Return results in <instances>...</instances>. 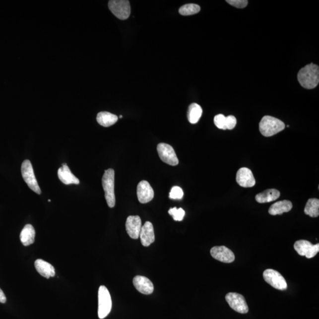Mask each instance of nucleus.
I'll list each match as a JSON object with an SVG mask.
<instances>
[{
    "instance_id": "nucleus-1",
    "label": "nucleus",
    "mask_w": 319,
    "mask_h": 319,
    "mask_svg": "<svg viewBox=\"0 0 319 319\" xmlns=\"http://www.w3.org/2000/svg\"><path fill=\"white\" fill-rule=\"evenodd\" d=\"M297 79L303 88L308 89L315 88L319 82V66L312 63L306 65L299 70Z\"/></svg>"
},
{
    "instance_id": "nucleus-2",
    "label": "nucleus",
    "mask_w": 319,
    "mask_h": 319,
    "mask_svg": "<svg viewBox=\"0 0 319 319\" xmlns=\"http://www.w3.org/2000/svg\"><path fill=\"white\" fill-rule=\"evenodd\" d=\"M285 128L284 123L276 118L266 116L262 118L259 123L260 132L264 137H271Z\"/></svg>"
},
{
    "instance_id": "nucleus-3",
    "label": "nucleus",
    "mask_w": 319,
    "mask_h": 319,
    "mask_svg": "<svg viewBox=\"0 0 319 319\" xmlns=\"http://www.w3.org/2000/svg\"><path fill=\"white\" fill-rule=\"evenodd\" d=\"M115 172L112 169L105 170L102 179V187L105 191V197L108 206L112 208L115 206L116 196L114 193Z\"/></svg>"
},
{
    "instance_id": "nucleus-4",
    "label": "nucleus",
    "mask_w": 319,
    "mask_h": 319,
    "mask_svg": "<svg viewBox=\"0 0 319 319\" xmlns=\"http://www.w3.org/2000/svg\"><path fill=\"white\" fill-rule=\"evenodd\" d=\"M112 309V300L109 291L104 286L100 287L98 290L99 318L103 319L107 317Z\"/></svg>"
},
{
    "instance_id": "nucleus-5",
    "label": "nucleus",
    "mask_w": 319,
    "mask_h": 319,
    "mask_svg": "<svg viewBox=\"0 0 319 319\" xmlns=\"http://www.w3.org/2000/svg\"><path fill=\"white\" fill-rule=\"evenodd\" d=\"M21 171L24 181H25L30 190L36 192V193L41 194V190H40L38 181H37L33 166L30 160L24 161L22 165H21Z\"/></svg>"
},
{
    "instance_id": "nucleus-6",
    "label": "nucleus",
    "mask_w": 319,
    "mask_h": 319,
    "mask_svg": "<svg viewBox=\"0 0 319 319\" xmlns=\"http://www.w3.org/2000/svg\"><path fill=\"white\" fill-rule=\"evenodd\" d=\"M108 7L112 13L120 20L128 19L131 13V7L128 0H111Z\"/></svg>"
},
{
    "instance_id": "nucleus-7",
    "label": "nucleus",
    "mask_w": 319,
    "mask_h": 319,
    "mask_svg": "<svg viewBox=\"0 0 319 319\" xmlns=\"http://www.w3.org/2000/svg\"><path fill=\"white\" fill-rule=\"evenodd\" d=\"M263 277L268 284L274 289L285 290L287 289V283L279 272L272 269H267L263 273Z\"/></svg>"
},
{
    "instance_id": "nucleus-8",
    "label": "nucleus",
    "mask_w": 319,
    "mask_h": 319,
    "mask_svg": "<svg viewBox=\"0 0 319 319\" xmlns=\"http://www.w3.org/2000/svg\"><path fill=\"white\" fill-rule=\"evenodd\" d=\"M225 299L230 308L235 312L241 314H246L249 312V306L247 304L244 297L241 294L237 293H229L226 295Z\"/></svg>"
},
{
    "instance_id": "nucleus-9",
    "label": "nucleus",
    "mask_w": 319,
    "mask_h": 319,
    "mask_svg": "<svg viewBox=\"0 0 319 319\" xmlns=\"http://www.w3.org/2000/svg\"><path fill=\"white\" fill-rule=\"evenodd\" d=\"M294 249L300 255L305 256L307 258H312L319 252V244H312L306 240H299L294 245Z\"/></svg>"
},
{
    "instance_id": "nucleus-10",
    "label": "nucleus",
    "mask_w": 319,
    "mask_h": 319,
    "mask_svg": "<svg viewBox=\"0 0 319 319\" xmlns=\"http://www.w3.org/2000/svg\"><path fill=\"white\" fill-rule=\"evenodd\" d=\"M158 154L163 162L170 166H176L179 164V159L173 148L167 144L160 143L157 145Z\"/></svg>"
},
{
    "instance_id": "nucleus-11",
    "label": "nucleus",
    "mask_w": 319,
    "mask_h": 319,
    "mask_svg": "<svg viewBox=\"0 0 319 319\" xmlns=\"http://www.w3.org/2000/svg\"><path fill=\"white\" fill-rule=\"evenodd\" d=\"M210 255L213 258L225 263H231L235 259L233 252L225 246H216L210 250Z\"/></svg>"
},
{
    "instance_id": "nucleus-12",
    "label": "nucleus",
    "mask_w": 319,
    "mask_h": 319,
    "mask_svg": "<svg viewBox=\"0 0 319 319\" xmlns=\"http://www.w3.org/2000/svg\"><path fill=\"white\" fill-rule=\"evenodd\" d=\"M141 227V220L140 216H129L127 219L126 231L132 239L137 240L140 237Z\"/></svg>"
},
{
    "instance_id": "nucleus-13",
    "label": "nucleus",
    "mask_w": 319,
    "mask_h": 319,
    "mask_svg": "<svg viewBox=\"0 0 319 319\" xmlns=\"http://www.w3.org/2000/svg\"><path fill=\"white\" fill-rule=\"evenodd\" d=\"M236 181L240 187L243 188H252L255 185V179L252 170L247 167L238 170Z\"/></svg>"
},
{
    "instance_id": "nucleus-14",
    "label": "nucleus",
    "mask_w": 319,
    "mask_h": 319,
    "mask_svg": "<svg viewBox=\"0 0 319 319\" xmlns=\"http://www.w3.org/2000/svg\"><path fill=\"white\" fill-rule=\"evenodd\" d=\"M137 194L139 202L141 203H147L152 200L154 197V191L149 183L147 181H141L137 186Z\"/></svg>"
},
{
    "instance_id": "nucleus-15",
    "label": "nucleus",
    "mask_w": 319,
    "mask_h": 319,
    "mask_svg": "<svg viewBox=\"0 0 319 319\" xmlns=\"http://www.w3.org/2000/svg\"><path fill=\"white\" fill-rule=\"evenodd\" d=\"M133 284L135 289L142 294L148 295L153 292L154 286L152 282L144 276H141V275L135 276L133 279Z\"/></svg>"
},
{
    "instance_id": "nucleus-16",
    "label": "nucleus",
    "mask_w": 319,
    "mask_h": 319,
    "mask_svg": "<svg viewBox=\"0 0 319 319\" xmlns=\"http://www.w3.org/2000/svg\"><path fill=\"white\" fill-rule=\"evenodd\" d=\"M140 237L141 243L144 247H148L154 242L155 235L153 225L150 222H146L142 226Z\"/></svg>"
},
{
    "instance_id": "nucleus-17",
    "label": "nucleus",
    "mask_w": 319,
    "mask_h": 319,
    "mask_svg": "<svg viewBox=\"0 0 319 319\" xmlns=\"http://www.w3.org/2000/svg\"><path fill=\"white\" fill-rule=\"evenodd\" d=\"M58 175L59 179L64 185L79 184V179L71 172L66 163H64L63 166L59 169Z\"/></svg>"
},
{
    "instance_id": "nucleus-18",
    "label": "nucleus",
    "mask_w": 319,
    "mask_h": 319,
    "mask_svg": "<svg viewBox=\"0 0 319 319\" xmlns=\"http://www.w3.org/2000/svg\"><path fill=\"white\" fill-rule=\"evenodd\" d=\"M35 266L37 271L43 277L49 278L54 277L55 275V269L54 266L44 260L37 259L35 262Z\"/></svg>"
},
{
    "instance_id": "nucleus-19",
    "label": "nucleus",
    "mask_w": 319,
    "mask_h": 319,
    "mask_svg": "<svg viewBox=\"0 0 319 319\" xmlns=\"http://www.w3.org/2000/svg\"><path fill=\"white\" fill-rule=\"evenodd\" d=\"M293 204L289 200H281L272 204L269 207L268 213L271 215H281L289 212L292 210Z\"/></svg>"
},
{
    "instance_id": "nucleus-20",
    "label": "nucleus",
    "mask_w": 319,
    "mask_h": 319,
    "mask_svg": "<svg viewBox=\"0 0 319 319\" xmlns=\"http://www.w3.org/2000/svg\"><path fill=\"white\" fill-rule=\"evenodd\" d=\"M280 196V192L274 189L266 190L257 194L255 196V200L259 203H264L272 202L277 200Z\"/></svg>"
},
{
    "instance_id": "nucleus-21",
    "label": "nucleus",
    "mask_w": 319,
    "mask_h": 319,
    "mask_svg": "<svg viewBox=\"0 0 319 319\" xmlns=\"http://www.w3.org/2000/svg\"><path fill=\"white\" fill-rule=\"evenodd\" d=\"M36 232L35 228L30 224L24 227L20 233V240L24 246H29L35 242Z\"/></svg>"
},
{
    "instance_id": "nucleus-22",
    "label": "nucleus",
    "mask_w": 319,
    "mask_h": 319,
    "mask_svg": "<svg viewBox=\"0 0 319 319\" xmlns=\"http://www.w3.org/2000/svg\"><path fill=\"white\" fill-rule=\"evenodd\" d=\"M119 120V117L109 112H100L98 114L97 117V122L99 125L105 127V128H108L117 122Z\"/></svg>"
},
{
    "instance_id": "nucleus-23",
    "label": "nucleus",
    "mask_w": 319,
    "mask_h": 319,
    "mask_svg": "<svg viewBox=\"0 0 319 319\" xmlns=\"http://www.w3.org/2000/svg\"><path fill=\"white\" fill-rule=\"evenodd\" d=\"M202 109L199 105L196 103L191 104L189 107L188 119L191 124H196L199 122L202 115Z\"/></svg>"
},
{
    "instance_id": "nucleus-24",
    "label": "nucleus",
    "mask_w": 319,
    "mask_h": 319,
    "mask_svg": "<svg viewBox=\"0 0 319 319\" xmlns=\"http://www.w3.org/2000/svg\"><path fill=\"white\" fill-rule=\"evenodd\" d=\"M305 214L312 218H317L319 215V200L312 198L308 200L305 208Z\"/></svg>"
},
{
    "instance_id": "nucleus-25",
    "label": "nucleus",
    "mask_w": 319,
    "mask_h": 319,
    "mask_svg": "<svg viewBox=\"0 0 319 319\" xmlns=\"http://www.w3.org/2000/svg\"><path fill=\"white\" fill-rule=\"evenodd\" d=\"M200 7L199 5L188 4L182 6L179 9V13L182 15H191L199 13Z\"/></svg>"
},
{
    "instance_id": "nucleus-26",
    "label": "nucleus",
    "mask_w": 319,
    "mask_h": 319,
    "mask_svg": "<svg viewBox=\"0 0 319 319\" xmlns=\"http://www.w3.org/2000/svg\"><path fill=\"white\" fill-rule=\"evenodd\" d=\"M169 213L172 216L173 219L176 221H182L184 218L185 212L182 208H176V207L169 210Z\"/></svg>"
},
{
    "instance_id": "nucleus-27",
    "label": "nucleus",
    "mask_w": 319,
    "mask_h": 319,
    "mask_svg": "<svg viewBox=\"0 0 319 319\" xmlns=\"http://www.w3.org/2000/svg\"><path fill=\"white\" fill-rule=\"evenodd\" d=\"M184 195V191L182 188L179 187H174L172 188L171 191L170 192L169 197L172 199L179 200L182 199Z\"/></svg>"
},
{
    "instance_id": "nucleus-28",
    "label": "nucleus",
    "mask_w": 319,
    "mask_h": 319,
    "mask_svg": "<svg viewBox=\"0 0 319 319\" xmlns=\"http://www.w3.org/2000/svg\"><path fill=\"white\" fill-rule=\"evenodd\" d=\"M214 123L216 128L221 129L226 128V117L222 114H218L214 118Z\"/></svg>"
},
{
    "instance_id": "nucleus-29",
    "label": "nucleus",
    "mask_w": 319,
    "mask_h": 319,
    "mask_svg": "<svg viewBox=\"0 0 319 319\" xmlns=\"http://www.w3.org/2000/svg\"><path fill=\"white\" fill-rule=\"evenodd\" d=\"M229 4L235 7L238 8H244L246 7L249 1L247 0H228L227 1Z\"/></svg>"
},
{
    "instance_id": "nucleus-30",
    "label": "nucleus",
    "mask_w": 319,
    "mask_h": 319,
    "mask_svg": "<svg viewBox=\"0 0 319 319\" xmlns=\"http://www.w3.org/2000/svg\"><path fill=\"white\" fill-rule=\"evenodd\" d=\"M237 119L233 116H229L226 117V128L227 129H232L237 125Z\"/></svg>"
},
{
    "instance_id": "nucleus-31",
    "label": "nucleus",
    "mask_w": 319,
    "mask_h": 319,
    "mask_svg": "<svg viewBox=\"0 0 319 319\" xmlns=\"http://www.w3.org/2000/svg\"><path fill=\"white\" fill-rule=\"evenodd\" d=\"M6 297L4 292H2V290L0 289V303H5L6 302Z\"/></svg>"
},
{
    "instance_id": "nucleus-32",
    "label": "nucleus",
    "mask_w": 319,
    "mask_h": 319,
    "mask_svg": "<svg viewBox=\"0 0 319 319\" xmlns=\"http://www.w3.org/2000/svg\"><path fill=\"white\" fill-rule=\"evenodd\" d=\"M120 119H122V118H123V116H120Z\"/></svg>"
}]
</instances>
